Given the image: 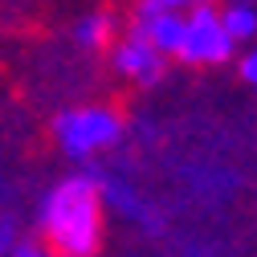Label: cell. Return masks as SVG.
<instances>
[{
  "label": "cell",
  "instance_id": "7",
  "mask_svg": "<svg viewBox=\"0 0 257 257\" xmlns=\"http://www.w3.org/2000/svg\"><path fill=\"white\" fill-rule=\"evenodd\" d=\"M122 33V25L110 9H86L74 17L70 25V41L82 49V53H106L114 45V37Z\"/></svg>",
  "mask_w": 257,
  "mask_h": 257
},
{
  "label": "cell",
  "instance_id": "2",
  "mask_svg": "<svg viewBox=\"0 0 257 257\" xmlns=\"http://www.w3.org/2000/svg\"><path fill=\"white\" fill-rule=\"evenodd\" d=\"M49 135L70 164L94 168L106 151L126 139V114L114 102H74L49 118Z\"/></svg>",
  "mask_w": 257,
  "mask_h": 257
},
{
  "label": "cell",
  "instance_id": "3",
  "mask_svg": "<svg viewBox=\"0 0 257 257\" xmlns=\"http://www.w3.org/2000/svg\"><path fill=\"white\" fill-rule=\"evenodd\" d=\"M237 49L241 45L229 37V29L220 25L216 5H204V9L184 13V33H180V45H176L172 61L192 66V70H216V66L237 61Z\"/></svg>",
  "mask_w": 257,
  "mask_h": 257
},
{
  "label": "cell",
  "instance_id": "4",
  "mask_svg": "<svg viewBox=\"0 0 257 257\" xmlns=\"http://www.w3.org/2000/svg\"><path fill=\"white\" fill-rule=\"evenodd\" d=\"M94 180H98V192H102V200L106 208H114L126 224H135V229H143L147 237H164V212L155 208V200L143 196V188L126 176V172H110V168H90Z\"/></svg>",
  "mask_w": 257,
  "mask_h": 257
},
{
  "label": "cell",
  "instance_id": "1",
  "mask_svg": "<svg viewBox=\"0 0 257 257\" xmlns=\"http://www.w3.org/2000/svg\"><path fill=\"white\" fill-rule=\"evenodd\" d=\"M41 245L57 257H94L106 241V200L94 172H70L45 188L37 204Z\"/></svg>",
  "mask_w": 257,
  "mask_h": 257
},
{
  "label": "cell",
  "instance_id": "12",
  "mask_svg": "<svg viewBox=\"0 0 257 257\" xmlns=\"http://www.w3.org/2000/svg\"><path fill=\"white\" fill-rule=\"evenodd\" d=\"M164 9L172 13H192V9H204V5H216V0H159Z\"/></svg>",
  "mask_w": 257,
  "mask_h": 257
},
{
  "label": "cell",
  "instance_id": "10",
  "mask_svg": "<svg viewBox=\"0 0 257 257\" xmlns=\"http://www.w3.org/2000/svg\"><path fill=\"white\" fill-rule=\"evenodd\" d=\"M17 241H21V229H17V220H13L9 212H0V257H13Z\"/></svg>",
  "mask_w": 257,
  "mask_h": 257
},
{
  "label": "cell",
  "instance_id": "13",
  "mask_svg": "<svg viewBox=\"0 0 257 257\" xmlns=\"http://www.w3.org/2000/svg\"><path fill=\"white\" fill-rule=\"evenodd\" d=\"M188 257H216V253H208V249H196V253H188Z\"/></svg>",
  "mask_w": 257,
  "mask_h": 257
},
{
  "label": "cell",
  "instance_id": "8",
  "mask_svg": "<svg viewBox=\"0 0 257 257\" xmlns=\"http://www.w3.org/2000/svg\"><path fill=\"white\" fill-rule=\"evenodd\" d=\"M216 13H220V25L229 29V37L237 45L257 41V0H220Z\"/></svg>",
  "mask_w": 257,
  "mask_h": 257
},
{
  "label": "cell",
  "instance_id": "11",
  "mask_svg": "<svg viewBox=\"0 0 257 257\" xmlns=\"http://www.w3.org/2000/svg\"><path fill=\"white\" fill-rule=\"evenodd\" d=\"M13 257H53L41 241H29V237H21L17 241V249H13Z\"/></svg>",
  "mask_w": 257,
  "mask_h": 257
},
{
  "label": "cell",
  "instance_id": "9",
  "mask_svg": "<svg viewBox=\"0 0 257 257\" xmlns=\"http://www.w3.org/2000/svg\"><path fill=\"white\" fill-rule=\"evenodd\" d=\"M237 78L257 94V41H249V45L237 49Z\"/></svg>",
  "mask_w": 257,
  "mask_h": 257
},
{
  "label": "cell",
  "instance_id": "6",
  "mask_svg": "<svg viewBox=\"0 0 257 257\" xmlns=\"http://www.w3.org/2000/svg\"><path fill=\"white\" fill-rule=\"evenodd\" d=\"M126 29L139 33L147 45H155L159 53L172 61V53H176V45H180V33H184V13L164 9L159 0H135V5H131V17H126Z\"/></svg>",
  "mask_w": 257,
  "mask_h": 257
},
{
  "label": "cell",
  "instance_id": "5",
  "mask_svg": "<svg viewBox=\"0 0 257 257\" xmlns=\"http://www.w3.org/2000/svg\"><path fill=\"white\" fill-rule=\"evenodd\" d=\"M106 61H110L114 78H122L135 90H155L168 78V66H172L155 45H147L139 33H131V29H122V33L114 37V45L106 49Z\"/></svg>",
  "mask_w": 257,
  "mask_h": 257
}]
</instances>
